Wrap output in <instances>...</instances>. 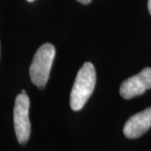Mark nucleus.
<instances>
[{
    "label": "nucleus",
    "mask_w": 151,
    "mask_h": 151,
    "mask_svg": "<svg viewBox=\"0 0 151 151\" xmlns=\"http://www.w3.org/2000/svg\"><path fill=\"white\" fill-rule=\"evenodd\" d=\"M96 70L91 62H85L78 70L70 92V108L80 111L91 97L96 84Z\"/></svg>",
    "instance_id": "1"
},
{
    "label": "nucleus",
    "mask_w": 151,
    "mask_h": 151,
    "mask_svg": "<svg viewBox=\"0 0 151 151\" xmlns=\"http://www.w3.org/2000/svg\"><path fill=\"white\" fill-rule=\"evenodd\" d=\"M55 55V46L50 43L42 45L35 54L29 67V76L33 84L40 89H43L48 81Z\"/></svg>",
    "instance_id": "2"
},
{
    "label": "nucleus",
    "mask_w": 151,
    "mask_h": 151,
    "mask_svg": "<svg viewBox=\"0 0 151 151\" xmlns=\"http://www.w3.org/2000/svg\"><path fill=\"white\" fill-rule=\"evenodd\" d=\"M29 98L26 93L16 97L14 108V124L17 139L20 145H25L29 139L31 125L29 119Z\"/></svg>",
    "instance_id": "3"
},
{
    "label": "nucleus",
    "mask_w": 151,
    "mask_h": 151,
    "mask_svg": "<svg viewBox=\"0 0 151 151\" xmlns=\"http://www.w3.org/2000/svg\"><path fill=\"white\" fill-rule=\"evenodd\" d=\"M151 88V68L145 67L137 75L133 76L121 84L119 93L124 99L140 96Z\"/></svg>",
    "instance_id": "4"
},
{
    "label": "nucleus",
    "mask_w": 151,
    "mask_h": 151,
    "mask_svg": "<svg viewBox=\"0 0 151 151\" xmlns=\"http://www.w3.org/2000/svg\"><path fill=\"white\" fill-rule=\"evenodd\" d=\"M151 127V108L132 116L124 125V134L129 139H137L145 134Z\"/></svg>",
    "instance_id": "5"
},
{
    "label": "nucleus",
    "mask_w": 151,
    "mask_h": 151,
    "mask_svg": "<svg viewBox=\"0 0 151 151\" xmlns=\"http://www.w3.org/2000/svg\"><path fill=\"white\" fill-rule=\"evenodd\" d=\"M77 2L81 3L82 4H88L92 2V0H76Z\"/></svg>",
    "instance_id": "6"
},
{
    "label": "nucleus",
    "mask_w": 151,
    "mask_h": 151,
    "mask_svg": "<svg viewBox=\"0 0 151 151\" xmlns=\"http://www.w3.org/2000/svg\"><path fill=\"white\" fill-rule=\"evenodd\" d=\"M148 9H149V12L151 15V0H149V3H148Z\"/></svg>",
    "instance_id": "7"
},
{
    "label": "nucleus",
    "mask_w": 151,
    "mask_h": 151,
    "mask_svg": "<svg viewBox=\"0 0 151 151\" xmlns=\"http://www.w3.org/2000/svg\"><path fill=\"white\" fill-rule=\"evenodd\" d=\"M21 93H25V91H24V90H22Z\"/></svg>",
    "instance_id": "8"
},
{
    "label": "nucleus",
    "mask_w": 151,
    "mask_h": 151,
    "mask_svg": "<svg viewBox=\"0 0 151 151\" xmlns=\"http://www.w3.org/2000/svg\"><path fill=\"white\" fill-rule=\"evenodd\" d=\"M28 2H33V1H35V0H27Z\"/></svg>",
    "instance_id": "9"
}]
</instances>
